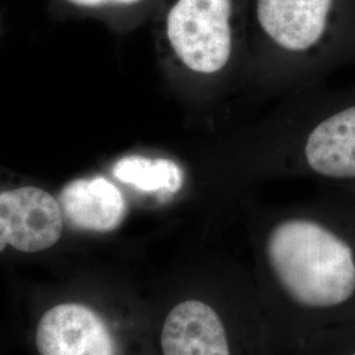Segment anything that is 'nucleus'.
<instances>
[{
    "label": "nucleus",
    "mask_w": 355,
    "mask_h": 355,
    "mask_svg": "<svg viewBox=\"0 0 355 355\" xmlns=\"http://www.w3.org/2000/svg\"><path fill=\"white\" fill-rule=\"evenodd\" d=\"M253 233V272L270 355H300L355 327V242L325 217L286 211Z\"/></svg>",
    "instance_id": "nucleus-1"
},
{
    "label": "nucleus",
    "mask_w": 355,
    "mask_h": 355,
    "mask_svg": "<svg viewBox=\"0 0 355 355\" xmlns=\"http://www.w3.org/2000/svg\"><path fill=\"white\" fill-rule=\"evenodd\" d=\"M153 355H270L249 262L189 255L166 287Z\"/></svg>",
    "instance_id": "nucleus-2"
},
{
    "label": "nucleus",
    "mask_w": 355,
    "mask_h": 355,
    "mask_svg": "<svg viewBox=\"0 0 355 355\" xmlns=\"http://www.w3.org/2000/svg\"><path fill=\"white\" fill-rule=\"evenodd\" d=\"M250 0H166L162 36L178 67L196 83L227 76L249 26Z\"/></svg>",
    "instance_id": "nucleus-3"
},
{
    "label": "nucleus",
    "mask_w": 355,
    "mask_h": 355,
    "mask_svg": "<svg viewBox=\"0 0 355 355\" xmlns=\"http://www.w3.org/2000/svg\"><path fill=\"white\" fill-rule=\"evenodd\" d=\"M334 12L336 0H250L249 26L270 51L297 60L320 49Z\"/></svg>",
    "instance_id": "nucleus-4"
},
{
    "label": "nucleus",
    "mask_w": 355,
    "mask_h": 355,
    "mask_svg": "<svg viewBox=\"0 0 355 355\" xmlns=\"http://www.w3.org/2000/svg\"><path fill=\"white\" fill-rule=\"evenodd\" d=\"M62 230V208L48 191L24 186L0 192V253L8 246L21 253L48 250Z\"/></svg>",
    "instance_id": "nucleus-5"
},
{
    "label": "nucleus",
    "mask_w": 355,
    "mask_h": 355,
    "mask_svg": "<svg viewBox=\"0 0 355 355\" xmlns=\"http://www.w3.org/2000/svg\"><path fill=\"white\" fill-rule=\"evenodd\" d=\"M40 355H123L112 324L99 311L79 303L51 308L38 322Z\"/></svg>",
    "instance_id": "nucleus-6"
},
{
    "label": "nucleus",
    "mask_w": 355,
    "mask_h": 355,
    "mask_svg": "<svg viewBox=\"0 0 355 355\" xmlns=\"http://www.w3.org/2000/svg\"><path fill=\"white\" fill-rule=\"evenodd\" d=\"M60 205L70 224L94 233H111L120 228L129 211L124 192L103 175L80 178L66 184Z\"/></svg>",
    "instance_id": "nucleus-7"
},
{
    "label": "nucleus",
    "mask_w": 355,
    "mask_h": 355,
    "mask_svg": "<svg viewBox=\"0 0 355 355\" xmlns=\"http://www.w3.org/2000/svg\"><path fill=\"white\" fill-rule=\"evenodd\" d=\"M303 159L320 177L355 179V105L330 114L309 130Z\"/></svg>",
    "instance_id": "nucleus-8"
},
{
    "label": "nucleus",
    "mask_w": 355,
    "mask_h": 355,
    "mask_svg": "<svg viewBox=\"0 0 355 355\" xmlns=\"http://www.w3.org/2000/svg\"><path fill=\"white\" fill-rule=\"evenodd\" d=\"M114 179L144 193L173 199L184 190L187 175L177 161L164 157L132 154L120 158L114 167Z\"/></svg>",
    "instance_id": "nucleus-9"
},
{
    "label": "nucleus",
    "mask_w": 355,
    "mask_h": 355,
    "mask_svg": "<svg viewBox=\"0 0 355 355\" xmlns=\"http://www.w3.org/2000/svg\"><path fill=\"white\" fill-rule=\"evenodd\" d=\"M78 7L85 8H103V7H133L148 0H67Z\"/></svg>",
    "instance_id": "nucleus-10"
}]
</instances>
